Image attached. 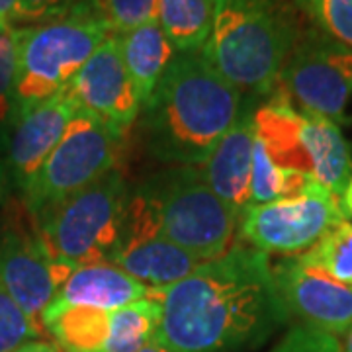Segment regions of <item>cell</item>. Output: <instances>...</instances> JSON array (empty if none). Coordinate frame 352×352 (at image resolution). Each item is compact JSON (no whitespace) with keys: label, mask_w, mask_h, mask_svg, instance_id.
Masks as SVG:
<instances>
[{"label":"cell","mask_w":352,"mask_h":352,"mask_svg":"<svg viewBox=\"0 0 352 352\" xmlns=\"http://www.w3.org/2000/svg\"><path fill=\"white\" fill-rule=\"evenodd\" d=\"M302 139L311 161V178L340 200L351 180L352 161L339 126L327 118L303 113Z\"/></svg>","instance_id":"18"},{"label":"cell","mask_w":352,"mask_h":352,"mask_svg":"<svg viewBox=\"0 0 352 352\" xmlns=\"http://www.w3.org/2000/svg\"><path fill=\"white\" fill-rule=\"evenodd\" d=\"M215 0H159L157 22L176 53L201 51L214 24Z\"/></svg>","instance_id":"21"},{"label":"cell","mask_w":352,"mask_h":352,"mask_svg":"<svg viewBox=\"0 0 352 352\" xmlns=\"http://www.w3.org/2000/svg\"><path fill=\"white\" fill-rule=\"evenodd\" d=\"M113 36L157 20L159 0H90Z\"/></svg>","instance_id":"26"},{"label":"cell","mask_w":352,"mask_h":352,"mask_svg":"<svg viewBox=\"0 0 352 352\" xmlns=\"http://www.w3.org/2000/svg\"><path fill=\"white\" fill-rule=\"evenodd\" d=\"M112 32L92 2L65 18L18 28V63L10 124L69 82Z\"/></svg>","instance_id":"4"},{"label":"cell","mask_w":352,"mask_h":352,"mask_svg":"<svg viewBox=\"0 0 352 352\" xmlns=\"http://www.w3.org/2000/svg\"><path fill=\"white\" fill-rule=\"evenodd\" d=\"M314 178L298 170H288L274 164L254 139L251 176V206L300 196L311 186Z\"/></svg>","instance_id":"23"},{"label":"cell","mask_w":352,"mask_h":352,"mask_svg":"<svg viewBox=\"0 0 352 352\" xmlns=\"http://www.w3.org/2000/svg\"><path fill=\"white\" fill-rule=\"evenodd\" d=\"M16 2L18 0H0V28L12 25L10 18H12L14 8H16Z\"/></svg>","instance_id":"32"},{"label":"cell","mask_w":352,"mask_h":352,"mask_svg":"<svg viewBox=\"0 0 352 352\" xmlns=\"http://www.w3.org/2000/svg\"><path fill=\"white\" fill-rule=\"evenodd\" d=\"M88 2L90 0H18L12 18H10V24H18L22 28L45 24L51 20H59V18L69 16Z\"/></svg>","instance_id":"29"},{"label":"cell","mask_w":352,"mask_h":352,"mask_svg":"<svg viewBox=\"0 0 352 352\" xmlns=\"http://www.w3.org/2000/svg\"><path fill=\"white\" fill-rule=\"evenodd\" d=\"M252 153V113H241L239 120L219 139L208 161L200 166L208 186L239 217L251 206Z\"/></svg>","instance_id":"14"},{"label":"cell","mask_w":352,"mask_h":352,"mask_svg":"<svg viewBox=\"0 0 352 352\" xmlns=\"http://www.w3.org/2000/svg\"><path fill=\"white\" fill-rule=\"evenodd\" d=\"M41 325L65 352H102L110 335V311L71 305L41 315Z\"/></svg>","instance_id":"20"},{"label":"cell","mask_w":352,"mask_h":352,"mask_svg":"<svg viewBox=\"0 0 352 352\" xmlns=\"http://www.w3.org/2000/svg\"><path fill=\"white\" fill-rule=\"evenodd\" d=\"M151 298L161 305L155 339L170 352L252 349L288 319L268 254L243 245Z\"/></svg>","instance_id":"1"},{"label":"cell","mask_w":352,"mask_h":352,"mask_svg":"<svg viewBox=\"0 0 352 352\" xmlns=\"http://www.w3.org/2000/svg\"><path fill=\"white\" fill-rule=\"evenodd\" d=\"M151 204L159 233L201 263L229 251L239 215L219 200L200 168L173 166L139 188Z\"/></svg>","instance_id":"5"},{"label":"cell","mask_w":352,"mask_h":352,"mask_svg":"<svg viewBox=\"0 0 352 352\" xmlns=\"http://www.w3.org/2000/svg\"><path fill=\"white\" fill-rule=\"evenodd\" d=\"M298 258L340 284L352 286V223L342 221Z\"/></svg>","instance_id":"24"},{"label":"cell","mask_w":352,"mask_h":352,"mask_svg":"<svg viewBox=\"0 0 352 352\" xmlns=\"http://www.w3.org/2000/svg\"><path fill=\"white\" fill-rule=\"evenodd\" d=\"M65 90L78 110L90 113L120 138H126L143 110L113 34L102 41Z\"/></svg>","instance_id":"10"},{"label":"cell","mask_w":352,"mask_h":352,"mask_svg":"<svg viewBox=\"0 0 352 352\" xmlns=\"http://www.w3.org/2000/svg\"><path fill=\"white\" fill-rule=\"evenodd\" d=\"M272 274L288 317L337 337L352 327V286L303 264L298 256L272 264Z\"/></svg>","instance_id":"12"},{"label":"cell","mask_w":352,"mask_h":352,"mask_svg":"<svg viewBox=\"0 0 352 352\" xmlns=\"http://www.w3.org/2000/svg\"><path fill=\"white\" fill-rule=\"evenodd\" d=\"M340 344H342V352H352V327L342 333Z\"/></svg>","instance_id":"35"},{"label":"cell","mask_w":352,"mask_h":352,"mask_svg":"<svg viewBox=\"0 0 352 352\" xmlns=\"http://www.w3.org/2000/svg\"><path fill=\"white\" fill-rule=\"evenodd\" d=\"M122 59L141 104L145 106L176 51L166 39L159 22H149L116 36Z\"/></svg>","instance_id":"19"},{"label":"cell","mask_w":352,"mask_h":352,"mask_svg":"<svg viewBox=\"0 0 352 352\" xmlns=\"http://www.w3.org/2000/svg\"><path fill=\"white\" fill-rule=\"evenodd\" d=\"M300 34L286 0H215L214 24L201 55L241 94L268 98Z\"/></svg>","instance_id":"3"},{"label":"cell","mask_w":352,"mask_h":352,"mask_svg":"<svg viewBox=\"0 0 352 352\" xmlns=\"http://www.w3.org/2000/svg\"><path fill=\"white\" fill-rule=\"evenodd\" d=\"M122 139L90 113L78 110L45 163L22 190L25 210L38 221L108 175L118 166Z\"/></svg>","instance_id":"7"},{"label":"cell","mask_w":352,"mask_h":352,"mask_svg":"<svg viewBox=\"0 0 352 352\" xmlns=\"http://www.w3.org/2000/svg\"><path fill=\"white\" fill-rule=\"evenodd\" d=\"M39 333L41 327H38L10 298V294L0 286V352L18 351L22 344L36 339Z\"/></svg>","instance_id":"27"},{"label":"cell","mask_w":352,"mask_h":352,"mask_svg":"<svg viewBox=\"0 0 352 352\" xmlns=\"http://www.w3.org/2000/svg\"><path fill=\"white\" fill-rule=\"evenodd\" d=\"M149 296L151 288L129 276L116 264H87L71 272V276L57 289L45 311H55L71 305H87L104 311H113Z\"/></svg>","instance_id":"15"},{"label":"cell","mask_w":352,"mask_h":352,"mask_svg":"<svg viewBox=\"0 0 352 352\" xmlns=\"http://www.w3.org/2000/svg\"><path fill=\"white\" fill-rule=\"evenodd\" d=\"M138 352H170V351H168L164 344H161V342H159L157 339H153V340H149L147 344H143V346H141Z\"/></svg>","instance_id":"34"},{"label":"cell","mask_w":352,"mask_h":352,"mask_svg":"<svg viewBox=\"0 0 352 352\" xmlns=\"http://www.w3.org/2000/svg\"><path fill=\"white\" fill-rule=\"evenodd\" d=\"M159 317L161 305L151 296L110 311V335L102 352H138L155 339Z\"/></svg>","instance_id":"22"},{"label":"cell","mask_w":352,"mask_h":352,"mask_svg":"<svg viewBox=\"0 0 352 352\" xmlns=\"http://www.w3.org/2000/svg\"><path fill=\"white\" fill-rule=\"evenodd\" d=\"M340 204H342L344 214L352 215V175L351 180H349V184H346V188L342 192V196H340Z\"/></svg>","instance_id":"33"},{"label":"cell","mask_w":352,"mask_h":352,"mask_svg":"<svg viewBox=\"0 0 352 352\" xmlns=\"http://www.w3.org/2000/svg\"><path fill=\"white\" fill-rule=\"evenodd\" d=\"M110 264H116L145 286L149 284L151 289H163L190 276L201 261L173 241L159 235L118 251Z\"/></svg>","instance_id":"17"},{"label":"cell","mask_w":352,"mask_h":352,"mask_svg":"<svg viewBox=\"0 0 352 352\" xmlns=\"http://www.w3.org/2000/svg\"><path fill=\"white\" fill-rule=\"evenodd\" d=\"M317 32L352 50V0H292Z\"/></svg>","instance_id":"25"},{"label":"cell","mask_w":352,"mask_h":352,"mask_svg":"<svg viewBox=\"0 0 352 352\" xmlns=\"http://www.w3.org/2000/svg\"><path fill=\"white\" fill-rule=\"evenodd\" d=\"M18 63V28H0V122H8L12 112L14 85Z\"/></svg>","instance_id":"28"},{"label":"cell","mask_w":352,"mask_h":352,"mask_svg":"<svg viewBox=\"0 0 352 352\" xmlns=\"http://www.w3.org/2000/svg\"><path fill=\"white\" fill-rule=\"evenodd\" d=\"M76 268L57 263L39 231L6 229L0 235V286L41 327V315Z\"/></svg>","instance_id":"11"},{"label":"cell","mask_w":352,"mask_h":352,"mask_svg":"<svg viewBox=\"0 0 352 352\" xmlns=\"http://www.w3.org/2000/svg\"><path fill=\"white\" fill-rule=\"evenodd\" d=\"M302 122L303 113L280 90H274L252 112L254 139L263 145L268 159L282 168L311 176V161L302 139Z\"/></svg>","instance_id":"16"},{"label":"cell","mask_w":352,"mask_h":352,"mask_svg":"<svg viewBox=\"0 0 352 352\" xmlns=\"http://www.w3.org/2000/svg\"><path fill=\"white\" fill-rule=\"evenodd\" d=\"M4 180H6V170H4V164L0 163V201H2V194H4Z\"/></svg>","instance_id":"36"},{"label":"cell","mask_w":352,"mask_h":352,"mask_svg":"<svg viewBox=\"0 0 352 352\" xmlns=\"http://www.w3.org/2000/svg\"><path fill=\"white\" fill-rule=\"evenodd\" d=\"M276 90L298 112L335 124L344 122L352 98V50L315 28L303 30L280 73Z\"/></svg>","instance_id":"8"},{"label":"cell","mask_w":352,"mask_h":352,"mask_svg":"<svg viewBox=\"0 0 352 352\" xmlns=\"http://www.w3.org/2000/svg\"><path fill=\"white\" fill-rule=\"evenodd\" d=\"M270 352H342L337 335L309 325H296Z\"/></svg>","instance_id":"30"},{"label":"cell","mask_w":352,"mask_h":352,"mask_svg":"<svg viewBox=\"0 0 352 352\" xmlns=\"http://www.w3.org/2000/svg\"><path fill=\"white\" fill-rule=\"evenodd\" d=\"M342 221L346 214L339 198L314 180L300 196L249 206L239 217V233L256 251L292 256L309 251Z\"/></svg>","instance_id":"9"},{"label":"cell","mask_w":352,"mask_h":352,"mask_svg":"<svg viewBox=\"0 0 352 352\" xmlns=\"http://www.w3.org/2000/svg\"><path fill=\"white\" fill-rule=\"evenodd\" d=\"M129 194L118 168L39 217V235L57 263L78 268L110 263Z\"/></svg>","instance_id":"6"},{"label":"cell","mask_w":352,"mask_h":352,"mask_svg":"<svg viewBox=\"0 0 352 352\" xmlns=\"http://www.w3.org/2000/svg\"><path fill=\"white\" fill-rule=\"evenodd\" d=\"M241 96L201 51L176 53L141 110L147 149L170 166H201L239 120Z\"/></svg>","instance_id":"2"},{"label":"cell","mask_w":352,"mask_h":352,"mask_svg":"<svg viewBox=\"0 0 352 352\" xmlns=\"http://www.w3.org/2000/svg\"><path fill=\"white\" fill-rule=\"evenodd\" d=\"M76 112V102L67 90H61L10 124L8 168L18 188L24 190L30 184L39 166L45 163L59 139L63 138L65 129Z\"/></svg>","instance_id":"13"},{"label":"cell","mask_w":352,"mask_h":352,"mask_svg":"<svg viewBox=\"0 0 352 352\" xmlns=\"http://www.w3.org/2000/svg\"><path fill=\"white\" fill-rule=\"evenodd\" d=\"M14 352H61V349L57 344L45 342V340H30Z\"/></svg>","instance_id":"31"}]
</instances>
